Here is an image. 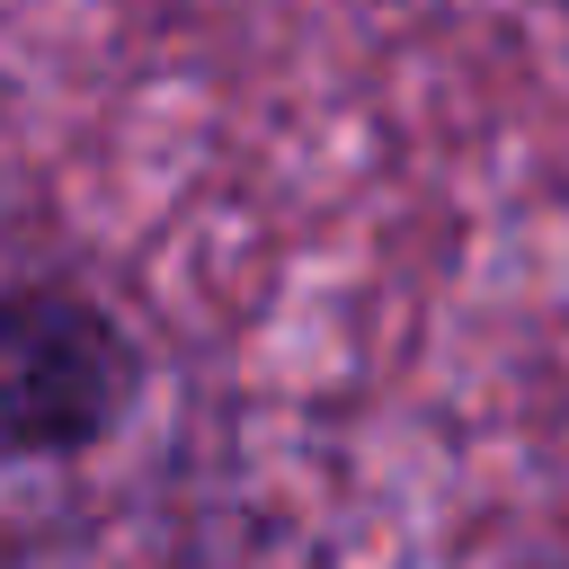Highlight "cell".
Listing matches in <instances>:
<instances>
[{"label":"cell","instance_id":"6da1fadb","mask_svg":"<svg viewBox=\"0 0 569 569\" xmlns=\"http://www.w3.org/2000/svg\"><path fill=\"white\" fill-rule=\"evenodd\" d=\"M142 338L71 276L0 284V462H80L142 400Z\"/></svg>","mask_w":569,"mask_h":569},{"label":"cell","instance_id":"7a4b0ae2","mask_svg":"<svg viewBox=\"0 0 569 569\" xmlns=\"http://www.w3.org/2000/svg\"><path fill=\"white\" fill-rule=\"evenodd\" d=\"M525 569H560V560H525Z\"/></svg>","mask_w":569,"mask_h":569}]
</instances>
